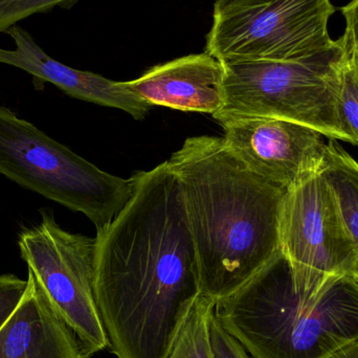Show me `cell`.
I'll list each match as a JSON object with an SVG mask.
<instances>
[{
  "instance_id": "obj_1",
  "label": "cell",
  "mask_w": 358,
  "mask_h": 358,
  "mask_svg": "<svg viewBox=\"0 0 358 358\" xmlns=\"http://www.w3.org/2000/svg\"><path fill=\"white\" fill-rule=\"evenodd\" d=\"M134 178L129 201L96 229L94 299L117 358H167L201 294L197 254L168 162Z\"/></svg>"
},
{
  "instance_id": "obj_2",
  "label": "cell",
  "mask_w": 358,
  "mask_h": 358,
  "mask_svg": "<svg viewBox=\"0 0 358 358\" xmlns=\"http://www.w3.org/2000/svg\"><path fill=\"white\" fill-rule=\"evenodd\" d=\"M167 162L180 187L201 294L217 302L281 252L286 189L250 171L217 136L187 138Z\"/></svg>"
},
{
  "instance_id": "obj_3",
  "label": "cell",
  "mask_w": 358,
  "mask_h": 358,
  "mask_svg": "<svg viewBox=\"0 0 358 358\" xmlns=\"http://www.w3.org/2000/svg\"><path fill=\"white\" fill-rule=\"evenodd\" d=\"M214 315L252 358H328L358 338V285L345 275L299 292L280 252Z\"/></svg>"
},
{
  "instance_id": "obj_4",
  "label": "cell",
  "mask_w": 358,
  "mask_h": 358,
  "mask_svg": "<svg viewBox=\"0 0 358 358\" xmlns=\"http://www.w3.org/2000/svg\"><path fill=\"white\" fill-rule=\"evenodd\" d=\"M344 38L328 50L294 60L224 65V104L217 115H257L303 124L328 140L350 143L338 115ZM212 115V117H214Z\"/></svg>"
},
{
  "instance_id": "obj_5",
  "label": "cell",
  "mask_w": 358,
  "mask_h": 358,
  "mask_svg": "<svg viewBox=\"0 0 358 358\" xmlns=\"http://www.w3.org/2000/svg\"><path fill=\"white\" fill-rule=\"evenodd\" d=\"M0 174L69 210L96 229L110 222L136 189L134 176L117 178L0 106Z\"/></svg>"
},
{
  "instance_id": "obj_6",
  "label": "cell",
  "mask_w": 358,
  "mask_h": 358,
  "mask_svg": "<svg viewBox=\"0 0 358 358\" xmlns=\"http://www.w3.org/2000/svg\"><path fill=\"white\" fill-rule=\"evenodd\" d=\"M330 0H217L206 52L222 64L294 60L336 44Z\"/></svg>"
},
{
  "instance_id": "obj_7",
  "label": "cell",
  "mask_w": 358,
  "mask_h": 358,
  "mask_svg": "<svg viewBox=\"0 0 358 358\" xmlns=\"http://www.w3.org/2000/svg\"><path fill=\"white\" fill-rule=\"evenodd\" d=\"M18 245L29 273L88 353L108 348L94 299L96 238L65 231L44 210L40 222L19 234Z\"/></svg>"
},
{
  "instance_id": "obj_8",
  "label": "cell",
  "mask_w": 358,
  "mask_h": 358,
  "mask_svg": "<svg viewBox=\"0 0 358 358\" xmlns=\"http://www.w3.org/2000/svg\"><path fill=\"white\" fill-rule=\"evenodd\" d=\"M279 238L299 292L313 294L332 280L352 275L355 244L321 172L286 189Z\"/></svg>"
},
{
  "instance_id": "obj_9",
  "label": "cell",
  "mask_w": 358,
  "mask_h": 358,
  "mask_svg": "<svg viewBox=\"0 0 358 358\" xmlns=\"http://www.w3.org/2000/svg\"><path fill=\"white\" fill-rule=\"evenodd\" d=\"M231 152L265 180L288 189L322 171L325 136L303 124L257 115H217Z\"/></svg>"
},
{
  "instance_id": "obj_10",
  "label": "cell",
  "mask_w": 358,
  "mask_h": 358,
  "mask_svg": "<svg viewBox=\"0 0 358 358\" xmlns=\"http://www.w3.org/2000/svg\"><path fill=\"white\" fill-rule=\"evenodd\" d=\"M0 315V358H92L29 273Z\"/></svg>"
},
{
  "instance_id": "obj_11",
  "label": "cell",
  "mask_w": 358,
  "mask_h": 358,
  "mask_svg": "<svg viewBox=\"0 0 358 358\" xmlns=\"http://www.w3.org/2000/svg\"><path fill=\"white\" fill-rule=\"evenodd\" d=\"M224 65L206 52L157 65L124 84L152 107L214 115L224 104Z\"/></svg>"
},
{
  "instance_id": "obj_12",
  "label": "cell",
  "mask_w": 358,
  "mask_h": 358,
  "mask_svg": "<svg viewBox=\"0 0 358 358\" xmlns=\"http://www.w3.org/2000/svg\"><path fill=\"white\" fill-rule=\"evenodd\" d=\"M336 198L347 231L355 244L357 261L351 278L358 285V162L329 140L321 171Z\"/></svg>"
},
{
  "instance_id": "obj_13",
  "label": "cell",
  "mask_w": 358,
  "mask_h": 358,
  "mask_svg": "<svg viewBox=\"0 0 358 358\" xmlns=\"http://www.w3.org/2000/svg\"><path fill=\"white\" fill-rule=\"evenodd\" d=\"M216 302L199 294L179 327L167 358H213L210 321Z\"/></svg>"
},
{
  "instance_id": "obj_14",
  "label": "cell",
  "mask_w": 358,
  "mask_h": 358,
  "mask_svg": "<svg viewBox=\"0 0 358 358\" xmlns=\"http://www.w3.org/2000/svg\"><path fill=\"white\" fill-rule=\"evenodd\" d=\"M338 115L351 144L358 145V67L349 55L340 71Z\"/></svg>"
},
{
  "instance_id": "obj_15",
  "label": "cell",
  "mask_w": 358,
  "mask_h": 358,
  "mask_svg": "<svg viewBox=\"0 0 358 358\" xmlns=\"http://www.w3.org/2000/svg\"><path fill=\"white\" fill-rule=\"evenodd\" d=\"M71 0H10L0 2V33L37 13L45 12Z\"/></svg>"
},
{
  "instance_id": "obj_16",
  "label": "cell",
  "mask_w": 358,
  "mask_h": 358,
  "mask_svg": "<svg viewBox=\"0 0 358 358\" xmlns=\"http://www.w3.org/2000/svg\"><path fill=\"white\" fill-rule=\"evenodd\" d=\"M210 343L213 358H250L244 347L219 323L214 313L210 321Z\"/></svg>"
},
{
  "instance_id": "obj_17",
  "label": "cell",
  "mask_w": 358,
  "mask_h": 358,
  "mask_svg": "<svg viewBox=\"0 0 358 358\" xmlns=\"http://www.w3.org/2000/svg\"><path fill=\"white\" fill-rule=\"evenodd\" d=\"M346 22V29L342 36L346 42L347 50L358 42V0H351L341 8Z\"/></svg>"
},
{
  "instance_id": "obj_18",
  "label": "cell",
  "mask_w": 358,
  "mask_h": 358,
  "mask_svg": "<svg viewBox=\"0 0 358 358\" xmlns=\"http://www.w3.org/2000/svg\"><path fill=\"white\" fill-rule=\"evenodd\" d=\"M13 282H14V275H0V315L6 306L8 294L12 289Z\"/></svg>"
},
{
  "instance_id": "obj_19",
  "label": "cell",
  "mask_w": 358,
  "mask_h": 358,
  "mask_svg": "<svg viewBox=\"0 0 358 358\" xmlns=\"http://www.w3.org/2000/svg\"><path fill=\"white\" fill-rule=\"evenodd\" d=\"M328 358H358V338L342 347Z\"/></svg>"
},
{
  "instance_id": "obj_20",
  "label": "cell",
  "mask_w": 358,
  "mask_h": 358,
  "mask_svg": "<svg viewBox=\"0 0 358 358\" xmlns=\"http://www.w3.org/2000/svg\"><path fill=\"white\" fill-rule=\"evenodd\" d=\"M349 58L352 61L353 64L358 67V42L355 45L351 46L348 50Z\"/></svg>"
},
{
  "instance_id": "obj_21",
  "label": "cell",
  "mask_w": 358,
  "mask_h": 358,
  "mask_svg": "<svg viewBox=\"0 0 358 358\" xmlns=\"http://www.w3.org/2000/svg\"><path fill=\"white\" fill-rule=\"evenodd\" d=\"M3 1H10V0H0V2H3Z\"/></svg>"
}]
</instances>
